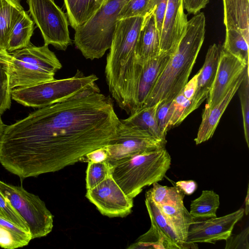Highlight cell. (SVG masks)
<instances>
[{
    "label": "cell",
    "instance_id": "1",
    "mask_svg": "<svg viewBox=\"0 0 249 249\" xmlns=\"http://www.w3.org/2000/svg\"><path fill=\"white\" fill-rule=\"evenodd\" d=\"M120 122L111 99L97 86L6 126L0 163L23 179L57 171L112 142Z\"/></svg>",
    "mask_w": 249,
    "mask_h": 249
},
{
    "label": "cell",
    "instance_id": "2",
    "mask_svg": "<svg viewBox=\"0 0 249 249\" xmlns=\"http://www.w3.org/2000/svg\"><path fill=\"white\" fill-rule=\"evenodd\" d=\"M143 17L118 20L107 57L105 75L112 98L128 114L137 110V91L142 66L136 61V45Z\"/></svg>",
    "mask_w": 249,
    "mask_h": 249
},
{
    "label": "cell",
    "instance_id": "3",
    "mask_svg": "<svg viewBox=\"0 0 249 249\" xmlns=\"http://www.w3.org/2000/svg\"><path fill=\"white\" fill-rule=\"evenodd\" d=\"M205 17L199 13L188 21L185 32L149 94L143 107L172 101L188 81L203 44Z\"/></svg>",
    "mask_w": 249,
    "mask_h": 249
},
{
    "label": "cell",
    "instance_id": "4",
    "mask_svg": "<svg viewBox=\"0 0 249 249\" xmlns=\"http://www.w3.org/2000/svg\"><path fill=\"white\" fill-rule=\"evenodd\" d=\"M109 162L113 179L133 199L144 187L163 179L170 167L171 158L163 148Z\"/></svg>",
    "mask_w": 249,
    "mask_h": 249
},
{
    "label": "cell",
    "instance_id": "5",
    "mask_svg": "<svg viewBox=\"0 0 249 249\" xmlns=\"http://www.w3.org/2000/svg\"><path fill=\"white\" fill-rule=\"evenodd\" d=\"M128 0H107L85 23L75 30L74 43L86 58H101L109 49L119 14Z\"/></svg>",
    "mask_w": 249,
    "mask_h": 249
},
{
    "label": "cell",
    "instance_id": "6",
    "mask_svg": "<svg viewBox=\"0 0 249 249\" xmlns=\"http://www.w3.org/2000/svg\"><path fill=\"white\" fill-rule=\"evenodd\" d=\"M10 53L11 89L53 80L56 72L62 68L60 61L47 45L36 47L31 44Z\"/></svg>",
    "mask_w": 249,
    "mask_h": 249
},
{
    "label": "cell",
    "instance_id": "7",
    "mask_svg": "<svg viewBox=\"0 0 249 249\" xmlns=\"http://www.w3.org/2000/svg\"><path fill=\"white\" fill-rule=\"evenodd\" d=\"M94 74L85 75L77 70L74 76L12 89L11 98L29 107L40 108L73 97L97 85Z\"/></svg>",
    "mask_w": 249,
    "mask_h": 249
},
{
    "label": "cell",
    "instance_id": "8",
    "mask_svg": "<svg viewBox=\"0 0 249 249\" xmlns=\"http://www.w3.org/2000/svg\"><path fill=\"white\" fill-rule=\"evenodd\" d=\"M0 190L27 224L32 239L46 236L53 228V215L38 196L22 186H15L0 180Z\"/></svg>",
    "mask_w": 249,
    "mask_h": 249
},
{
    "label": "cell",
    "instance_id": "9",
    "mask_svg": "<svg viewBox=\"0 0 249 249\" xmlns=\"http://www.w3.org/2000/svg\"><path fill=\"white\" fill-rule=\"evenodd\" d=\"M28 11L39 29L44 44L65 51L71 44L67 16L54 0H27Z\"/></svg>",
    "mask_w": 249,
    "mask_h": 249
},
{
    "label": "cell",
    "instance_id": "10",
    "mask_svg": "<svg viewBox=\"0 0 249 249\" xmlns=\"http://www.w3.org/2000/svg\"><path fill=\"white\" fill-rule=\"evenodd\" d=\"M166 143L143 130L127 125L121 121L117 135L112 142L105 146L112 162L120 159L145 152L165 148Z\"/></svg>",
    "mask_w": 249,
    "mask_h": 249
},
{
    "label": "cell",
    "instance_id": "11",
    "mask_svg": "<svg viewBox=\"0 0 249 249\" xmlns=\"http://www.w3.org/2000/svg\"><path fill=\"white\" fill-rule=\"evenodd\" d=\"M86 196L103 215L109 217H125L133 206V198L123 192L111 175L88 189Z\"/></svg>",
    "mask_w": 249,
    "mask_h": 249
},
{
    "label": "cell",
    "instance_id": "12",
    "mask_svg": "<svg viewBox=\"0 0 249 249\" xmlns=\"http://www.w3.org/2000/svg\"><path fill=\"white\" fill-rule=\"evenodd\" d=\"M244 214V209L219 217L194 221L190 226L186 243L198 248L197 243H215L226 240L231 234L235 225Z\"/></svg>",
    "mask_w": 249,
    "mask_h": 249
},
{
    "label": "cell",
    "instance_id": "13",
    "mask_svg": "<svg viewBox=\"0 0 249 249\" xmlns=\"http://www.w3.org/2000/svg\"><path fill=\"white\" fill-rule=\"evenodd\" d=\"M246 65L222 48L215 76L207 97L204 110H210L224 97Z\"/></svg>",
    "mask_w": 249,
    "mask_h": 249
},
{
    "label": "cell",
    "instance_id": "14",
    "mask_svg": "<svg viewBox=\"0 0 249 249\" xmlns=\"http://www.w3.org/2000/svg\"><path fill=\"white\" fill-rule=\"evenodd\" d=\"M182 0H168L160 35V53H174L187 25Z\"/></svg>",
    "mask_w": 249,
    "mask_h": 249
},
{
    "label": "cell",
    "instance_id": "15",
    "mask_svg": "<svg viewBox=\"0 0 249 249\" xmlns=\"http://www.w3.org/2000/svg\"><path fill=\"white\" fill-rule=\"evenodd\" d=\"M248 68L249 66L233 82L224 97L217 104L210 110H204L202 121L195 139L196 144L205 142L213 137L222 114L237 91Z\"/></svg>",
    "mask_w": 249,
    "mask_h": 249
},
{
    "label": "cell",
    "instance_id": "16",
    "mask_svg": "<svg viewBox=\"0 0 249 249\" xmlns=\"http://www.w3.org/2000/svg\"><path fill=\"white\" fill-rule=\"evenodd\" d=\"M222 47L213 44L207 52L202 67L198 71L197 89L190 107L191 113L207 98L213 82L220 56Z\"/></svg>",
    "mask_w": 249,
    "mask_h": 249
},
{
    "label": "cell",
    "instance_id": "17",
    "mask_svg": "<svg viewBox=\"0 0 249 249\" xmlns=\"http://www.w3.org/2000/svg\"><path fill=\"white\" fill-rule=\"evenodd\" d=\"M153 10L143 17L137 41L135 54L136 61L139 65L160 53V34L157 28Z\"/></svg>",
    "mask_w": 249,
    "mask_h": 249
},
{
    "label": "cell",
    "instance_id": "18",
    "mask_svg": "<svg viewBox=\"0 0 249 249\" xmlns=\"http://www.w3.org/2000/svg\"><path fill=\"white\" fill-rule=\"evenodd\" d=\"M173 53H160L142 66L137 91V110L142 108L159 76Z\"/></svg>",
    "mask_w": 249,
    "mask_h": 249
},
{
    "label": "cell",
    "instance_id": "19",
    "mask_svg": "<svg viewBox=\"0 0 249 249\" xmlns=\"http://www.w3.org/2000/svg\"><path fill=\"white\" fill-rule=\"evenodd\" d=\"M145 206L150 219L151 226L163 238L166 249H192L181 241L158 205L145 193Z\"/></svg>",
    "mask_w": 249,
    "mask_h": 249
},
{
    "label": "cell",
    "instance_id": "20",
    "mask_svg": "<svg viewBox=\"0 0 249 249\" xmlns=\"http://www.w3.org/2000/svg\"><path fill=\"white\" fill-rule=\"evenodd\" d=\"M226 29L239 30L249 42V0H223Z\"/></svg>",
    "mask_w": 249,
    "mask_h": 249
},
{
    "label": "cell",
    "instance_id": "21",
    "mask_svg": "<svg viewBox=\"0 0 249 249\" xmlns=\"http://www.w3.org/2000/svg\"><path fill=\"white\" fill-rule=\"evenodd\" d=\"M24 11L20 0H0V51H6L11 33Z\"/></svg>",
    "mask_w": 249,
    "mask_h": 249
},
{
    "label": "cell",
    "instance_id": "22",
    "mask_svg": "<svg viewBox=\"0 0 249 249\" xmlns=\"http://www.w3.org/2000/svg\"><path fill=\"white\" fill-rule=\"evenodd\" d=\"M104 0H64L70 25L74 30L88 21L102 6Z\"/></svg>",
    "mask_w": 249,
    "mask_h": 249
},
{
    "label": "cell",
    "instance_id": "23",
    "mask_svg": "<svg viewBox=\"0 0 249 249\" xmlns=\"http://www.w3.org/2000/svg\"><path fill=\"white\" fill-rule=\"evenodd\" d=\"M157 205L181 241L190 246L192 249H196L186 242L189 227L195 220L184 206V203Z\"/></svg>",
    "mask_w": 249,
    "mask_h": 249
},
{
    "label": "cell",
    "instance_id": "24",
    "mask_svg": "<svg viewBox=\"0 0 249 249\" xmlns=\"http://www.w3.org/2000/svg\"><path fill=\"white\" fill-rule=\"evenodd\" d=\"M159 104L142 107L121 121L127 125L146 131L155 138L166 143V139L160 132L156 118V111Z\"/></svg>",
    "mask_w": 249,
    "mask_h": 249
},
{
    "label": "cell",
    "instance_id": "25",
    "mask_svg": "<svg viewBox=\"0 0 249 249\" xmlns=\"http://www.w3.org/2000/svg\"><path fill=\"white\" fill-rule=\"evenodd\" d=\"M32 239L30 231H26L5 218L0 212V247L6 249L21 248Z\"/></svg>",
    "mask_w": 249,
    "mask_h": 249
},
{
    "label": "cell",
    "instance_id": "26",
    "mask_svg": "<svg viewBox=\"0 0 249 249\" xmlns=\"http://www.w3.org/2000/svg\"><path fill=\"white\" fill-rule=\"evenodd\" d=\"M35 22L28 11H24L14 27L10 35L6 51L12 53L27 47L36 27Z\"/></svg>",
    "mask_w": 249,
    "mask_h": 249
},
{
    "label": "cell",
    "instance_id": "27",
    "mask_svg": "<svg viewBox=\"0 0 249 249\" xmlns=\"http://www.w3.org/2000/svg\"><path fill=\"white\" fill-rule=\"evenodd\" d=\"M219 205L217 194L213 190H203L198 197L191 201L189 213L194 220L216 217Z\"/></svg>",
    "mask_w": 249,
    "mask_h": 249
},
{
    "label": "cell",
    "instance_id": "28",
    "mask_svg": "<svg viewBox=\"0 0 249 249\" xmlns=\"http://www.w3.org/2000/svg\"><path fill=\"white\" fill-rule=\"evenodd\" d=\"M249 42L236 29H226L223 50L234 56L246 65H249Z\"/></svg>",
    "mask_w": 249,
    "mask_h": 249
},
{
    "label": "cell",
    "instance_id": "29",
    "mask_svg": "<svg viewBox=\"0 0 249 249\" xmlns=\"http://www.w3.org/2000/svg\"><path fill=\"white\" fill-rule=\"evenodd\" d=\"M11 53L0 51V115L9 109L11 104V91L9 82V64Z\"/></svg>",
    "mask_w": 249,
    "mask_h": 249
},
{
    "label": "cell",
    "instance_id": "30",
    "mask_svg": "<svg viewBox=\"0 0 249 249\" xmlns=\"http://www.w3.org/2000/svg\"><path fill=\"white\" fill-rule=\"evenodd\" d=\"M146 192L151 199L158 205L178 204L184 203V193L177 187L162 186L158 182Z\"/></svg>",
    "mask_w": 249,
    "mask_h": 249
},
{
    "label": "cell",
    "instance_id": "31",
    "mask_svg": "<svg viewBox=\"0 0 249 249\" xmlns=\"http://www.w3.org/2000/svg\"><path fill=\"white\" fill-rule=\"evenodd\" d=\"M111 163L104 160L100 162H88L86 171V188L90 189L111 175Z\"/></svg>",
    "mask_w": 249,
    "mask_h": 249
},
{
    "label": "cell",
    "instance_id": "32",
    "mask_svg": "<svg viewBox=\"0 0 249 249\" xmlns=\"http://www.w3.org/2000/svg\"><path fill=\"white\" fill-rule=\"evenodd\" d=\"M154 9L153 0H128L121 9L118 20L126 18L144 17Z\"/></svg>",
    "mask_w": 249,
    "mask_h": 249
},
{
    "label": "cell",
    "instance_id": "33",
    "mask_svg": "<svg viewBox=\"0 0 249 249\" xmlns=\"http://www.w3.org/2000/svg\"><path fill=\"white\" fill-rule=\"evenodd\" d=\"M192 100L187 99L182 90L171 101L172 114L169 122V129L179 124L191 113Z\"/></svg>",
    "mask_w": 249,
    "mask_h": 249
},
{
    "label": "cell",
    "instance_id": "34",
    "mask_svg": "<svg viewBox=\"0 0 249 249\" xmlns=\"http://www.w3.org/2000/svg\"><path fill=\"white\" fill-rule=\"evenodd\" d=\"M249 68L237 91L240 99L243 117V128L245 140L249 147Z\"/></svg>",
    "mask_w": 249,
    "mask_h": 249
},
{
    "label": "cell",
    "instance_id": "35",
    "mask_svg": "<svg viewBox=\"0 0 249 249\" xmlns=\"http://www.w3.org/2000/svg\"><path fill=\"white\" fill-rule=\"evenodd\" d=\"M128 248L166 249L163 238L152 226L146 233L140 236Z\"/></svg>",
    "mask_w": 249,
    "mask_h": 249
},
{
    "label": "cell",
    "instance_id": "36",
    "mask_svg": "<svg viewBox=\"0 0 249 249\" xmlns=\"http://www.w3.org/2000/svg\"><path fill=\"white\" fill-rule=\"evenodd\" d=\"M0 209L5 218L26 231H30L27 224L12 206L8 199L4 196L0 190Z\"/></svg>",
    "mask_w": 249,
    "mask_h": 249
},
{
    "label": "cell",
    "instance_id": "37",
    "mask_svg": "<svg viewBox=\"0 0 249 249\" xmlns=\"http://www.w3.org/2000/svg\"><path fill=\"white\" fill-rule=\"evenodd\" d=\"M171 103V101L160 103L156 111L157 123L160 132L165 139L169 129V122L172 114Z\"/></svg>",
    "mask_w": 249,
    "mask_h": 249
},
{
    "label": "cell",
    "instance_id": "38",
    "mask_svg": "<svg viewBox=\"0 0 249 249\" xmlns=\"http://www.w3.org/2000/svg\"><path fill=\"white\" fill-rule=\"evenodd\" d=\"M249 227L237 234H232L226 239L225 249H249Z\"/></svg>",
    "mask_w": 249,
    "mask_h": 249
},
{
    "label": "cell",
    "instance_id": "39",
    "mask_svg": "<svg viewBox=\"0 0 249 249\" xmlns=\"http://www.w3.org/2000/svg\"><path fill=\"white\" fill-rule=\"evenodd\" d=\"M168 1V0H153V14L160 37Z\"/></svg>",
    "mask_w": 249,
    "mask_h": 249
},
{
    "label": "cell",
    "instance_id": "40",
    "mask_svg": "<svg viewBox=\"0 0 249 249\" xmlns=\"http://www.w3.org/2000/svg\"><path fill=\"white\" fill-rule=\"evenodd\" d=\"M108 157L107 151L105 147L96 149L87 154L81 160L88 162H100L107 160Z\"/></svg>",
    "mask_w": 249,
    "mask_h": 249
},
{
    "label": "cell",
    "instance_id": "41",
    "mask_svg": "<svg viewBox=\"0 0 249 249\" xmlns=\"http://www.w3.org/2000/svg\"><path fill=\"white\" fill-rule=\"evenodd\" d=\"M184 8L189 14L196 15L204 8L209 0H182Z\"/></svg>",
    "mask_w": 249,
    "mask_h": 249
},
{
    "label": "cell",
    "instance_id": "42",
    "mask_svg": "<svg viewBox=\"0 0 249 249\" xmlns=\"http://www.w3.org/2000/svg\"><path fill=\"white\" fill-rule=\"evenodd\" d=\"M198 74L199 71L187 82L182 89L183 94L188 100H192L194 98L197 89Z\"/></svg>",
    "mask_w": 249,
    "mask_h": 249
},
{
    "label": "cell",
    "instance_id": "43",
    "mask_svg": "<svg viewBox=\"0 0 249 249\" xmlns=\"http://www.w3.org/2000/svg\"><path fill=\"white\" fill-rule=\"evenodd\" d=\"M176 186L179 189L184 195L193 194L197 188V184L193 180H180L176 183Z\"/></svg>",
    "mask_w": 249,
    "mask_h": 249
},
{
    "label": "cell",
    "instance_id": "44",
    "mask_svg": "<svg viewBox=\"0 0 249 249\" xmlns=\"http://www.w3.org/2000/svg\"><path fill=\"white\" fill-rule=\"evenodd\" d=\"M245 203H246V208L245 210H244V212L246 215L248 214L249 212V187L248 188L247 196L245 198Z\"/></svg>",
    "mask_w": 249,
    "mask_h": 249
},
{
    "label": "cell",
    "instance_id": "45",
    "mask_svg": "<svg viewBox=\"0 0 249 249\" xmlns=\"http://www.w3.org/2000/svg\"><path fill=\"white\" fill-rule=\"evenodd\" d=\"M6 125L3 123L0 115V139L3 134Z\"/></svg>",
    "mask_w": 249,
    "mask_h": 249
},
{
    "label": "cell",
    "instance_id": "46",
    "mask_svg": "<svg viewBox=\"0 0 249 249\" xmlns=\"http://www.w3.org/2000/svg\"><path fill=\"white\" fill-rule=\"evenodd\" d=\"M0 212L2 214V212H1V210H0ZM2 215H3V214H2Z\"/></svg>",
    "mask_w": 249,
    "mask_h": 249
},
{
    "label": "cell",
    "instance_id": "47",
    "mask_svg": "<svg viewBox=\"0 0 249 249\" xmlns=\"http://www.w3.org/2000/svg\"></svg>",
    "mask_w": 249,
    "mask_h": 249
}]
</instances>
